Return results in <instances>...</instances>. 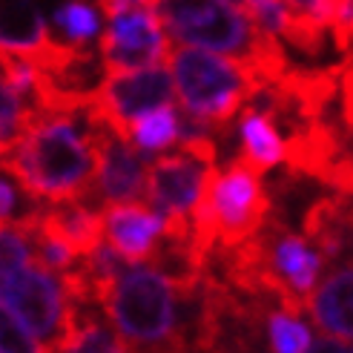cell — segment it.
I'll list each match as a JSON object with an SVG mask.
<instances>
[{
  "mask_svg": "<svg viewBox=\"0 0 353 353\" xmlns=\"http://www.w3.org/2000/svg\"><path fill=\"white\" fill-rule=\"evenodd\" d=\"M103 130L107 121L95 101L41 110L26 132L0 155V167L43 204L92 196Z\"/></svg>",
  "mask_w": 353,
  "mask_h": 353,
  "instance_id": "6da1fadb",
  "label": "cell"
},
{
  "mask_svg": "<svg viewBox=\"0 0 353 353\" xmlns=\"http://www.w3.org/2000/svg\"><path fill=\"white\" fill-rule=\"evenodd\" d=\"M196 285H181L152 261H130L101 293V305L127 347H190Z\"/></svg>",
  "mask_w": 353,
  "mask_h": 353,
  "instance_id": "7a4b0ae2",
  "label": "cell"
},
{
  "mask_svg": "<svg viewBox=\"0 0 353 353\" xmlns=\"http://www.w3.org/2000/svg\"><path fill=\"white\" fill-rule=\"evenodd\" d=\"M152 9L172 41L239 58L264 81H281L279 38L264 32L239 0H155Z\"/></svg>",
  "mask_w": 353,
  "mask_h": 353,
  "instance_id": "3957f363",
  "label": "cell"
},
{
  "mask_svg": "<svg viewBox=\"0 0 353 353\" xmlns=\"http://www.w3.org/2000/svg\"><path fill=\"white\" fill-rule=\"evenodd\" d=\"M170 72L181 110L213 130L227 127L259 86L270 83L250 63L201 46L175 49L170 55Z\"/></svg>",
  "mask_w": 353,
  "mask_h": 353,
  "instance_id": "277c9868",
  "label": "cell"
},
{
  "mask_svg": "<svg viewBox=\"0 0 353 353\" xmlns=\"http://www.w3.org/2000/svg\"><path fill=\"white\" fill-rule=\"evenodd\" d=\"M268 210L270 201L259 170L239 158L227 170H213L210 175L192 216V233L204 253H213V247L236 250L264 227Z\"/></svg>",
  "mask_w": 353,
  "mask_h": 353,
  "instance_id": "5b68a950",
  "label": "cell"
},
{
  "mask_svg": "<svg viewBox=\"0 0 353 353\" xmlns=\"http://www.w3.org/2000/svg\"><path fill=\"white\" fill-rule=\"evenodd\" d=\"M213 170H216V138L213 135L181 141L175 152H161L150 161V179H147L144 199L158 213L167 216L170 236L196 239V233H192V216H196Z\"/></svg>",
  "mask_w": 353,
  "mask_h": 353,
  "instance_id": "8992f818",
  "label": "cell"
},
{
  "mask_svg": "<svg viewBox=\"0 0 353 353\" xmlns=\"http://www.w3.org/2000/svg\"><path fill=\"white\" fill-rule=\"evenodd\" d=\"M0 299L43 345V350H61L75 310L72 290L61 273H52L41 261H29L23 268L0 276Z\"/></svg>",
  "mask_w": 353,
  "mask_h": 353,
  "instance_id": "52a82bcc",
  "label": "cell"
},
{
  "mask_svg": "<svg viewBox=\"0 0 353 353\" xmlns=\"http://www.w3.org/2000/svg\"><path fill=\"white\" fill-rule=\"evenodd\" d=\"M170 34L152 6H130L110 12V23L101 34V61L107 72H130L172 55Z\"/></svg>",
  "mask_w": 353,
  "mask_h": 353,
  "instance_id": "ba28073f",
  "label": "cell"
},
{
  "mask_svg": "<svg viewBox=\"0 0 353 353\" xmlns=\"http://www.w3.org/2000/svg\"><path fill=\"white\" fill-rule=\"evenodd\" d=\"M172 72L164 63H155L144 69H130V72H107L95 95V107L115 132L127 135L130 123L138 115L172 103Z\"/></svg>",
  "mask_w": 353,
  "mask_h": 353,
  "instance_id": "9c48e42d",
  "label": "cell"
},
{
  "mask_svg": "<svg viewBox=\"0 0 353 353\" xmlns=\"http://www.w3.org/2000/svg\"><path fill=\"white\" fill-rule=\"evenodd\" d=\"M150 161L152 158L141 147H135L130 135L115 132L107 123V130L101 135L92 199L101 207H110V204L138 201L141 196H147Z\"/></svg>",
  "mask_w": 353,
  "mask_h": 353,
  "instance_id": "30bf717a",
  "label": "cell"
},
{
  "mask_svg": "<svg viewBox=\"0 0 353 353\" xmlns=\"http://www.w3.org/2000/svg\"><path fill=\"white\" fill-rule=\"evenodd\" d=\"M167 216L147 201L110 204L103 213V239L127 261H150L167 239Z\"/></svg>",
  "mask_w": 353,
  "mask_h": 353,
  "instance_id": "8fae6325",
  "label": "cell"
},
{
  "mask_svg": "<svg viewBox=\"0 0 353 353\" xmlns=\"http://www.w3.org/2000/svg\"><path fill=\"white\" fill-rule=\"evenodd\" d=\"M239 144H241L239 158L259 172L273 170L281 161H288L290 144L276 123V107H273L268 83L259 86L253 98L239 112Z\"/></svg>",
  "mask_w": 353,
  "mask_h": 353,
  "instance_id": "7c38bea8",
  "label": "cell"
},
{
  "mask_svg": "<svg viewBox=\"0 0 353 353\" xmlns=\"http://www.w3.org/2000/svg\"><path fill=\"white\" fill-rule=\"evenodd\" d=\"M316 330L325 342L342 347L353 345V261H339L313 288L305 302Z\"/></svg>",
  "mask_w": 353,
  "mask_h": 353,
  "instance_id": "4fadbf2b",
  "label": "cell"
},
{
  "mask_svg": "<svg viewBox=\"0 0 353 353\" xmlns=\"http://www.w3.org/2000/svg\"><path fill=\"white\" fill-rule=\"evenodd\" d=\"M58 49L43 12L32 0H0V52L29 58H49Z\"/></svg>",
  "mask_w": 353,
  "mask_h": 353,
  "instance_id": "5bb4252c",
  "label": "cell"
},
{
  "mask_svg": "<svg viewBox=\"0 0 353 353\" xmlns=\"http://www.w3.org/2000/svg\"><path fill=\"white\" fill-rule=\"evenodd\" d=\"M101 3H90V0H66L52 14V32L58 34V43L69 49H90L103 34V21H101Z\"/></svg>",
  "mask_w": 353,
  "mask_h": 353,
  "instance_id": "9a60e30c",
  "label": "cell"
},
{
  "mask_svg": "<svg viewBox=\"0 0 353 353\" xmlns=\"http://www.w3.org/2000/svg\"><path fill=\"white\" fill-rule=\"evenodd\" d=\"M181 132H184V115H179L172 103H164V107H155L144 115H138L130 123L127 135L147 155H161L181 144Z\"/></svg>",
  "mask_w": 353,
  "mask_h": 353,
  "instance_id": "2e32d148",
  "label": "cell"
},
{
  "mask_svg": "<svg viewBox=\"0 0 353 353\" xmlns=\"http://www.w3.org/2000/svg\"><path fill=\"white\" fill-rule=\"evenodd\" d=\"M264 336H268L270 350L279 353H305L316 350V339L310 325L302 319V310L279 302L264 313Z\"/></svg>",
  "mask_w": 353,
  "mask_h": 353,
  "instance_id": "e0dca14e",
  "label": "cell"
},
{
  "mask_svg": "<svg viewBox=\"0 0 353 353\" xmlns=\"http://www.w3.org/2000/svg\"><path fill=\"white\" fill-rule=\"evenodd\" d=\"M38 112L41 110L23 92H17L6 81V75L0 72V155L26 132V127Z\"/></svg>",
  "mask_w": 353,
  "mask_h": 353,
  "instance_id": "ac0fdd59",
  "label": "cell"
},
{
  "mask_svg": "<svg viewBox=\"0 0 353 353\" xmlns=\"http://www.w3.org/2000/svg\"><path fill=\"white\" fill-rule=\"evenodd\" d=\"M41 207L43 201L34 199L6 167H0V224H26L41 213Z\"/></svg>",
  "mask_w": 353,
  "mask_h": 353,
  "instance_id": "d6986e66",
  "label": "cell"
},
{
  "mask_svg": "<svg viewBox=\"0 0 353 353\" xmlns=\"http://www.w3.org/2000/svg\"><path fill=\"white\" fill-rule=\"evenodd\" d=\"M43 345L23 327L12 307L0 299V353H38Z\"/></svg>",
  "mask_w": 353,
  "mask_h": 353,
  "instance_id": "ffe728a7",
  "label": "cell"
},
{
  "mask_svg": "<svg viewBox=\"0 0 353 353\" xmlns=\"http://www.w3.org/2000/svg\"><path fill=\"white\" fill-rule=\"evenodd\" d=\"M330 34L342 49H353V0H336L333 3Z\"/></svg>",
  "mask_w": 353,
  "mask_h": 353,
  "instance_id": "44dd1931",
  "label": "cell"
},
{
  "mask_svg": "<svg viewBox=\"0 0 353 353\" xmlns=\"http://www.w3.org/2000/svg\"><path fill=\"white\" fill-rule=\"evenodd\" d=\"M103 12H118V9H130V6H152L155 0H98Z\"/></svg>",
  "mask_w": 353,
  "mask_h": 353,
  "instance_id": "7402d4cb",
  "label": "cell"
}]
</instances>
